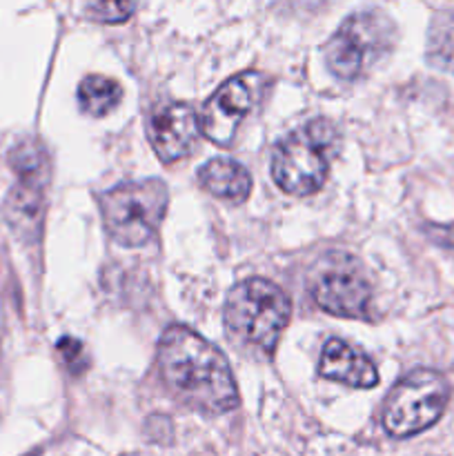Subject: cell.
I'll use <instances>...</instances> for the list:
<instances>
[{"label":"cell","instance_id":"ba28073f","mask_svg":"<svg viewBox=\"0 0 454 456\" xmlns=\"http://www.w3.org/2000/svg\"><path fill=\"white\" fill-rule=\"evenodd\" d=\"M263 87H265V76L258 71H245L223 83L221 89H216V94L199 111L200 132L216 145H231L243 118L261 98Z\"/></svg>","mask_w":454,"mask_h":456},{"label":"cell","instance_id":"7c38bea8","mask_svg":"<svg viewBox=\"0 0 454 456\" xmlns=\"http://www.w3.org/2000/svg\"><path fill=\"white\" fill-rule=\"evenodd\" d=\"M203 190L227 203H243L252 191V176L240 163L231 159H214L199 169Z\"/></svg>","mask_w":454,"mask_h":456},{"label":"cell","instance_id":"9c48e42d","mask_svg":"<svg viewBox=\"0 0 454 456\" xmlns=\"http://www.w3.org/2000/svg\"><path fill=\"white\" fill-rule=\"evenodd\" d=\"M9 163L16 172V185L9 194V214L25 230H36L43 218L45 190L49 183V159L38 141H20L9 154Z\"/></svg>","mask_w":454,"mask_h":456},{"label":"cell","instance_id":"3957f363","mask_svg":"<svg viewBox=\"0 0 454 456\" xmlns=\"http://www.w3.org/2000/svg\"><path fill=\"white\" fill-rule=\"evenodd\" d=\"M336 142V127L328 118H314L280 138L272 156L276 185L292 196H310L323 187L329 156Z\"/></svg>","mask_w":454,"mask_h":456},{"label":"cell","instance_id":"277c9868","mask_svg":"<svg viewBox=\"0 0 454 456\" xmlns=\"http://www.w3.org/2000/svg\"><path fill=\"white\" fill-rule=\"evenodd\" d=\"M169 191L158 178L120 183L98 196L102 225L123 248H141L158 230L167 212Z\"/></svg>","mask_w":454,"mask_h":456},{"label":"cell","instance_id":"5bb4252c","mask_svg":"<svg viewBox=\"0 0 454 456\" xmlns=\"http://www.w3.org/2000/svg\"><path fill=\"white\" fill-rule=\"evenodd\" d=\"M123 98V87L109 76H85L78 87V102L89 116H105Z\"/></svg>","mask_w":454,"mask_h":456},{"label":"cell","instance_id":"9a60e30c","mask_svg":"<svg viewBox=\"0 0 454 456\" xmlns=\"http://www.w3.org/2000/svg\"><path fill=\"white\" fill-rule=\"evenodd\" d=\"M134 12H136L134 3H96L85 7V13L98 22H123Z\"/></svg>","mask_w":454,"mask_h":456},{"label":"cell","instance_id":"2e32d148","mask_svg":"<svg viewBox=\"0 0 454 456\" xmlns=\"http://www.w3.org/2000/svg\"><path fill=\"white\" fill-rule=\"evenodd\" d=\"M58 352H61L62 361H65L67 370H69L74 377L83 374V370L87 368V356H85V346L80 341L71 337H62L58 341Z\"/></svg>","mask_w":454,"mask_h":456},{"label":"cell","instance_id":"6da1fadb","mask_svg":"<svg viewBox=\"0 0 454 456\" xmlns=\"http://www.w3.org/2000/svg\"><path fill=\"white\" fill-rule=\"evenodd\" d=\"M158 370L167 390L199 412L223 414L239 405L225 356L185 325H169L158 341Z\"/></svg>","mask_w":454,"mask_h":456},{"label":"cell","instance_id":"7a4b0ae2","mask_svg":"<svg viewBox=\"0 0 454 456\" xmlns=\"http://www.w3.org/2000/svg\"><path fill=\"white\" fill-rule=\"evenodd\" d=\"M225 330L240 350L256 356L274 354L292 305L283 289L267 279H247L234 285L225 298Z\"/></svg>","mask_w":454,"mask_h":456},{"label":"cell","instance_id":"8992f818","mask_svg":"<svg viewBox=\"0 0 454 456\" xmlns=\"http://www.w3.org/2000/svg\"><path fill=\"white\" fill-rule=\"evenodd\" d=\"M450 399V386L434 370H414L390 392L383 426L394 439H408L439 421Z\"/></svg>","mask_w":454,"mask_h":456},{"label":"cell","instance_id":"e0dca14e","mask_svg":"<svg viewBox=\"0 0 454 456\" xmlns=\"http://www.w3.org/2000/svg\"><path fill=\"white\" fill-rule=\"evenodd\" d=\"M427 236L434 243L454 249V223H450V225H427Z\"/></svg>","mask_w":454,"mask_h":456},{"label":"cell","instance_id":"4fadbf2b","mask_svg":"<svg viewBox=\"0 0 454 456\" xmlns=\"http://www.w3.org/2000/svg\"><path fill=\"white\" fill-rule=\"evenodd\" d=\"M427 62L454 74V9L439 12L427 31Z\"/></svg>","mask_w":454,"mask_h":456},{"label":"cell","instance_id":"30bf717a","mask_svg":"<svg viewBox=\"0 0 454 456\" xmlns=\"http://www.w3.org/2000/svg\"><path fill=\"white\" fill-rule=\"evenodd\" d=\"M200 134L199 111L190 102H169L151 116L150 138L163 163H176L196 147Z\"/></svg>","mask_w":454,"mask_h":456},{"label":"cell","instance_id":"5b68a950","mask_svg":"<svg viewBox=\"0 0 454 456\" xmlns=\"http://www.w3.org/2000/svg\"><path fill=\"white\" fill-rule=\"evenodd\" d=\"M396 40V27L378 9L356 12L343 20L325 45V62L341 80H356L368 74Z\"/></svg>","mask_w":454,"mask_h":456},{"label":"cell","instance_id":"8fae6325","mask_svg":"<svg viewBox=\"0 0 454 456\" xmlns=\"http://www.w3.org/2000/svg\"><path fill=\"white\" fill-rule=\"evenodd\" d=\"M319 374L329 381L345 383V386L361 387V390H369L378 383V372L372 361L341 338H329L325 343Z\"/></svg>","mask_w":454,"mask_h":456},{"label":"cell","instance_id":"52a82bcc","mask_svg":"<svg viewBox=\"0 0 454 456\" xmlns=\"http://www.w3.org/2000/svg\"><path fill=\"white\" fill-rule=\"evenodd\" d=\"M312 294L328 314L341 319H369V276L350 254L332 252L316 263L312 270Z\"/></svg>","mask_w":454,"mask_h":456}]
</instances>
